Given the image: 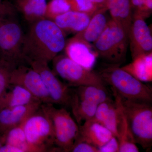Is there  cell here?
I'll list each match as a JSON object with an SVG mask.
<instances>
[{
	"label": "cell",
	"instance_id": "obj_15",
	"mask_svg": "<svg viewBox=\"0 0 152 152\" xmlns=\"http://www.w3.org/2000/svg\"><path fill=\"white\" fill-rule=\"evenodd\" d=\"M41 103L4 108L0 111V125L6 131L21 124L40 108Z\"/></svg>",
	"mask_w": 152,
	"mask_h": 152
},
{
	"label": "cell",
	"instance_id": "obj_33",
	"mask_svg": "<svg viewBox=\"0 0 152 152\" xmlns=\"http://www.w3.org/2000/svg\"><path fill=\"white\" fill-rule=\"evenodd\" d=\"M96 5L101 8L106 7V4L108 0H90Z\"/></svg>",
	"mask_w": 152,
	"mask_h": 152
},
{
	"label": "cell",
	"instance_id": "obj_17",
	"mask_svg": "<svg viewBox=\"0 0 152 152\" xmlns=\"http://www.w3.org/2000/svg\"><path fill=\"white\" fill-rule=\"evenodd\" d=\"M113 96L118 107V121L117 125V139L119 142L118 152H138L139 150L133 140L129 129L127 121L123 111L118 95L112 90Z\"/></svg>",
	"mask_w": 152,
	"mask_h": 152
},
{
	"label": "cell",
	"instance_id": "obj_10",
	"mask_svg": "<svg viewBox=\"0 0 152 152\" xmlns=\"http://www.w3.org/2000/svg\"><path fill=\"white\" fill-rule=\"evenodd\" d=\"M10 84L24 87L42 104H52L40 75L30 66L22 65L14 69L11 74Z\"/></svg>",
	"mask_w": 152,
	"mask_h": 152
},
{
	"label": "cell",
	"instance_id": "obj_21",
	"mask_svg": "<svg viewBox=\"0 0 152 152\" xmlns=\"http://www.w3.org/2000/svg\"><path fill=\"white\" fill-rule=\"evenodd\" d=\"M122 69L143 83L152 81V53L141 55Z\"/></svg>",
	"mask_w": 152,
	"mask_h": 152
},
{
	"label": "cell",
	"instance_id": "obj_8",
	"mask_svg": "<svg viewBox=\"0 0 152 152\" xmlns=\"http://www.w3.org/2000/svg\"><path fill=\"white\" fill-rule=\"evenodd\" d=\"M52 61L54 72L65 81L68 86H96L106 88L96 72L83 66L66 54L57 55Z\"/></svg>",
	"mask_w": 152,
	"mask_h": 152
},
{
	"label": "cell",
	"instance_id": "obj_23",
	"mask_svg": "<svg viewBox=\"0 0 152 152\" xmlns=\"http://www.w3.org/2000/svg\"><path fill=\"white\" fill-rule=\"evenodd\" d=\"M78 97L99 105L111 98L106 88L96 86H84L74 89Z\"/></svg>",
	"mask_w": 152,
	"mask_h": 152
},
{
	"label": "cell",
	"instance_id": "obj_31",
	"mask_svg": "<svg viewBox=\"0 0 152 152\" xmlns=\"http://www.w3.org/2000/svg\"><path fill=\"white\" fill-rule=\"evenodd\" d=\"M119 147L118 139L113 136L108 141L99 148V152H118Z\"/></svg>",
	"mask_w": 152,
	"mask_h": 152
},
{
	"label": "cell",
	"instance_id": "obj_29",
	"mask_svg": "<svg viewBox=\"0 0 152 152\" xmlns=\"http://www.w3.org/2000/svg\"><path fill=\"white\" fill-rule=\"evenodd\" d=\"M133 14L139 15L145 19L151 14L146 7L145 0H130Z\"/></svg>",
	"mask_w": 152,
	"mask_h": 152
},
{
	"label": "cell",
	"instance_id": "obj_27",
	"mask_svg": "<svg viewBox=\"0 0 152 152\" xmlns=\"http://www.w3.org/2000/svg\"><path fill=\"white\" fill-rule=\"evenodd\" d=\"M14 68L0 61V97L2 98L10 85L11 74Z\"/></svg>",
	"mask_w": 152,
	"mask_h": 152
},
{
	"label": "cell",
	"instance_id": "obj_24",
	"mask_svg": "<svg viewBox=\"0 0 152 152\" xmlns=\"http://www.w3.org/2000/svg\"><path fill=\"white\" fill-rule=\"evenodd\" d=\"M23 123L6 131L5 137V144L17 147L23 152H31L26 138Z\"/></svg>",
	"mask_w": 152,
	"mask_h": 152
},
{
	"label": "cell",
	"instance_id": "obj_32",
	"mask_svg": "<svg viewBox=\"0 0 152 152\" xmlns=\"http://www.w3.org/2000/svg\"><path fill=\"white\" fill-rule=\"evenodd\" d=\"M1 152H23L21 150L12 145L5 144L0 148Z\"/></svg>",
	"mask_w": 152,
	"mask_h": 152
},
{
	"label": "cell",
	"instance_id": "obj_5",
	"mask_svg": "<svg viewBox=\"0 0 152 152\" xmlns=\"http://www.w3.org/2000/svg\"><path fill=\"white\" fill-rule=\"evenodd\" d=\"M15 18L0 20V61L14 69L26 64L23 55L25 34Z\"/></svg>",
	"mask_w": 152,
	"mask_h": 152
},
{
	"label": "cell",
	"instance_id": "obj_22",
	"mask_svg": "<svg viewBox=\"0 0 152 152\" xmlns=\"http://www.w3.org/2000/svg\"><path fill=\"white\" fill-rule=\"evenodd\" d=\"M73 90L70 108L74 117L79 124L92 119L94 116L98 105L78 97Z\"/></svg>",
	"mask_w": 152,
	"mask_h": 152
},
{
	"label": "cell",
	"instance_id": "obj_36",
	"mask_svg": "<svg viewBox=\"0 0 152 152\" xmlns=\"http://www.w3.org/2000/svg\"><path fill=\"white\" fill-rule=\"evenodd\" d=\"M2 0H0V2H1V1Z\"/></svg>",
	"mask_w": 152,
	"mask_h": 152
},
{
	"label": "cell",
	"instance_id": "obj_12",
	"mask_svg": "<svg viewBox=\"0 0 152 152\" xmlns=\"http://www.w3.org/2000/svg\"><path fill=\"white\" fill-rule=\"evenodd\" d=\"M107 11L105 7L98 10L92 17L86 27L71 38L86 45L93 46V44L102 34L108 23L109 20L106 15Z\"/></svg>",
	"mask_w": 152,
	"mask_h": 152
},
{
	"label": "cell",
	"instance_id": "obj_18",
	"mask_svg": "<svg viewBox=\"0 0 152 152\" xmlns=\"http://www.w3.org/2000/svg\"><path fill=\"white\" fill-rule=\"evenodd\" d=\"M106 7L112 19L128 34L133 18V10L130 0H108Z\"/></svg>",
	"mask_w": 152,
	"mask_h": 152
},
{
	"label": "cell",
	"instance_id": "obj_26",
	"mask_svg": "<svg viewBox=\"0 0 152 152\" xmlns=\"http://www.w3.org/2000/svg\"><path fill=\"white\" fill-rule=\"evenodd\" d=\"M68 1L70 6L71 10L86 13L92 15L98 10L102 8L96 5L90 0Z\"/></svg>",
	"mask_w": 152,
	"mask_h": 152
},
{
	"label": "cell",
	"instance_id": "obj_14",
	"mask_svg": "<svg viewBox=\"0 0 152 152\" xmlns=\"http://www.w3.org/2000/svg\"><path fill=\"white\" fill-rule=\"evenodd\" d=\"M64 50L67 56L83 66L92 69L94 66L98 56L93 50V46L71 38L66 42Z\"/></svg>",
	"mask_w": 152,
	"mask_h": 152
},
{
	"label": "cell",
	"instance_id": "obj_3",
	"mask_svg": "<svg viewBox=\"0 0 152 152\" xmlns=\"http://www.w3.org/2000/svg\"><path fill=\"white\" fill-rule=\"evenodd\" d=\"M118 96L134 142L144 149H150L152 145L151 103L129 100Z\"/></svg>",
	"mask_w": 152,
	"mask_h": 152
},
{
	"label": "cell",
	"instance_id": "obj_16",
	"mask_svg": "<svg viewBox=\"0 0 152 152\" xmlns=\"http://www.w3.org/2000/svg\"><path fill=\"white\" fill-rule=\"evenodd\" d=\"M93 15L86 13L70 10L57 17L53 21L65 34L66 33L76 34L86 27Z\"/></svg>",
	"mask_w": 152,
	"mask_h": 152
},
{
	"label": "cell",
	"instance_id": "obj_7",
	"mask_svg": "<svg viewBox=\"0 0 152 152\" xmlns=\"http://www.w3.org/2000/svg\"><path fill=\"white\" fill-rule=\"evenodd\" d=\"M41 108L50 120L56 147L61 152H70L79 134V126L66 109H57L51 103L42 104Z\"/></svg>",
	"mask_w": 152,
	"mask_h": 152
},
{
	"label": "cell",
	"instance_id": "obj_1",
	"mask_svg": "<svg viewBox=\"0 0 152 152\" xmlns=\"http://www.w3.org/2000/svg\"><path fill=\"white\" fill-rule=\"evenodd\" d=\"M25 34L23 55L26 64L31 61L48 63L64 49L65 33L53 21L47 18L30 24Z\"/></svg>",
	"mask_w": 152,
	"mask_h": 152
},
{
	"label": "cell",
	"instance_id": "obj_13",
	"mask_svg": "<svg viewBox=\"0 0 152 152\" xmlns=\"http://www.w3.org/2000/svg\"><path fill=\"white\" fill-rule=\"evenodd\" d=\"M113 136L111 132L105 127L90 120L86 121L79 127V136L75 142H87L99 149L108 141Z\"/></svg>",
	"mask_w": 152,
	"mask_h": 152
},
{
	"label": "cell",
	"instance_id": "obj_9",
	"mask_svg": "<svg viewBox=\"0 0 152 152\" xmlns=\"http://www.w3.org/2000/svg\"><path fill=\"white\" fill-rule=\"evenodd\" d=\"M28 64L40 75L48 93L52 104L70 107L73 90L58 78L48 63L31 61Z\"/></svg>",
	"mask_w": 152,
	"mask_h": 152
},
{
	"label": "cell",
	"instance_id": "obj_28",
	"mask_svg": "<svg viewBox=\"0 0 152 152\" xmlns=\"http://www.w3.org/2000/svg\"><path fill=\"white\" fill-rule=\"evenodd\" d=\"M17 11L13 4L8 1L0 2V20L15 18Z\"/></svg>",
	"mask_w": 152,
	"mask_h": 152
},
{
	"label": "cell",
	"instance_id": "obj_11",
	"mask_svg": "<svg viewBox=\"0 0 152 152\" xmlns=\"http://www.w3.org/2000/svg\"><path fill=\"white\" fill-rule=\"evenodd\" d=\"M128 37L132 60L152 53L151 31L143 17L133 14Z\"/></svg>",
	"mask_w": 152,
	"mask_h": 152
},
{
	"label": "cell",
	"instance_id": "obj_4",
	"mask_svg": "<svg viewBox=\"0 0 152 152\" xmlns=\"http://www.w3.org/2000/svg\"><path fill=\"white\" fill-rule=\"evenodd\" d=\"M92 45L98 56L106 64L120 66L126 61L129 46L127 34L112 19Z\"/></svg>",
	"mask_w": 152,
	"mask_h": 152
},
{
	"label": "cell",
	"instance_id": "obj_19",
	"mask_svg": "<svg viewBox=\"0 0 152 152\" xmlns=\"http://www.w3.org/2000/svg\"><path fill=\"white\" fill-rule=\"evenodd\" d=\"M8 92L2 97L3 108L41 103L26 89L19 85H10Z\"/></svg>",
	"mask_w": 152,
	"mask_h": 152
},
{
	"label": "cell",
	"instance_id": "obj_34",
	"mask_svg": "<svg viewBox=\"0 0 152 152\" xmlns=\"http://www.w3.org/2000/svg\"><path fill=\"white\" fill-rule=\"evenodd\" d=\"M146 7L149 12L152 13V0H145Z\"/></svg>",
	"mask_w": 152,
	"mask_h": 152
},
{
	"label": "cell",
	"instance_id": "obj_6",
	"mask_svg": "<svg viewBox=\"0 0 152 152\" xmlns=\"http://www.w3.org/2000/svg\"><path fill=\"white\" fill-rule=\"evenodd\" d=\"M23 127L31 152L60 151L55 145L50 120L41 107L28 117Z\"/></svg>",
	"mask_w": 152,
	"mask_h": 152
},
{
	"label": "cell",
	"instance_id": "obj_25",
	"mask_svg": "<svg viewBox=\"0 0 152 152\" xmlns=\"http://www.w3.org/2000/svg\"><path fill=\"white\" fill-rule=\"evenodd\" d=\"M71 10L68 0H51L47 4L45 18L53 20L57 17Z\"/></svg>",
	"mask_w": 152,
	"mask_h": 152
},
{
	"label": "cell",
	"instance_id": "obj_20",
	"mask_svg": "<svg viewBox=\"0 0 152 152\" xmlns=\"http://www.w3.org/2000/svg\"><path fill=\"white\" fill-rule=\"evenodd\" d=\"M13 4L30 24L45 18L46 0H15Z\"/></svg>",
	"mask_w": 152,
	"mask_h": 152
},
{
	"label": "cell",
	"instance_id": "obj_35",
	"mask_svg": "<svg viewBox=\"0 0 152 152\" xmlns=\"http://www.w3.org/2000/svg\"><path fill=\"white\" fill-rule=\"evenodd\" d=\"M2 145H2L1 142V141L0 140V148H1V147L2 146Z\"/></svg>",
	"mask_w": 152,
	"mask_h": 152
},
{
	"label": "cell",
	"instance_id": "obj_30",
	"mask_svg": "<svg viewBox=\"0 0 152 152\" xmlns=\"http://www.w3.org/2000/svg\"><path fill=\"white\" fill-rule=\"evenodd\" d=\"M72 152H99L97 147L87 142L77 141L75 142L70 151Z\"/></svg>",
	"mask_w": 152,
	"mask_h": 152
},
{
	"label": "cell",
	"instance_id": "obj_2",
	"mask_svg": "<svg viewBox=\"0 0 152 152\" xmlns=\"http://www.w3.org/2000/svg\"><path fill=\"white\" fill-rule=\"evenodd\" d=\"M96 72L105 85L110 86L111 89L121 97L152 102V87L139 80L120 66L106 63Z\"/></svg>",
	"mask_w": 152,
	"mask_h": 152
}]
</instances>
